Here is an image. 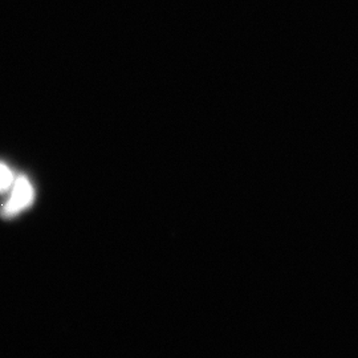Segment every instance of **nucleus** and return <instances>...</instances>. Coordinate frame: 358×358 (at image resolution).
Segmentation results:
<instances>
[{"label": "nucleus", "instance_id": "f257e3e1", "mask_svg": "<svg viewBox=\"0 0 358 358\" xmlns=\"http://www.w3.org/2000/svg\"><path fill=\"white\" fill-rule=\"evenodd\" d=\"M34 198H35V192L29 180L24 177L16 179L13 182L10 201L3 206V215L6 217L17 215L20 211L32 205Z\"/></svg>", "mask_w": 358, "mask_h": 358}, {"label": "nucleus", "instance_id": "f03ea898", "mask_svg": "<svg viewBox=\"0 0 358 358\" xmlns=\"http://www.w3.org/2000/svg\"><path fill=\"white\" fill-rule=\"evenodd\" d=\"M13 182H15V177L13 171L6 165L0 164V192L8 190L13 186Z\"/></svg>", "mask_w": 358, "mask_h": 358}]
</instances>
